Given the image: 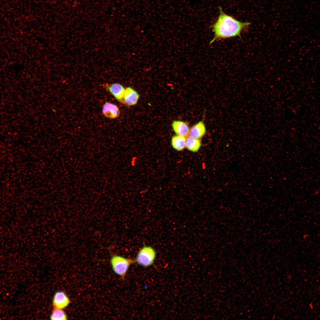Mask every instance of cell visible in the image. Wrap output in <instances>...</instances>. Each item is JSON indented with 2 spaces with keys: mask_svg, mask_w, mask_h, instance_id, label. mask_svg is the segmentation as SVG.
Segmentation results:
<instances>
[{
  "mask_svg": "<svg viewBox=\"0 0 320 320\" xmlns=\"http://www.w3.org/2000/svg\"><path fill=\"white\" fill-rule=\"evenodd\" d=\"M139 95L135 89L130 87H127L125 90L123 103L127 106L135 105L137 103Z\"/></svg>",
  "mask_w": 320,
  "mask_h": 320,
  "instance_id": "cell-6",
  "label": "cell"
},
{
  "mask_svg": "<svg viewBox=\"0 0 320 320\" xmlns=\"http://www.w3.org/2000/svg\"><path fill=\"white\" fill-rule=\"evenodd\" d=\"M110 262L114 272L123 279L130 266L135 263V260L117 255L111 257Z\"/></svg>",
  "mask_w": 320,
  "mask_h": 320,
  "instance_id": "cell-2",
  "label": "cell"
},
{
  "mask_svg": "<svg viewBox=\"0 0 320 320\" xmlns=\"http://www.w3.org/2000/svg\"><path fill=\"white\" fill-rule=\"evenodd\" d=\"M172 126L177 135L185 137L188 135L189 129L188 124L185 122L181 121H174Z\"/></svg>",
  "mask_w": 320,
  "mask_h": 320,
  "instance_id": "cell-9",
  "label": "cell"
},
{
  "mask_svg": "<svg viewBox=\"0 0 320 320\" xmlns=\"http://www.w3.org/2000/svg\"><path fill=\"white\" fill-rule=\"evenodd\" d=\"M201 142L199 139L188 137L186 139L185 147L189 151L197 152L200 148Z\"/></svg>",
  "mask_w": 320,
  "mask_h": 320,
  "instance_id": "cell-11",
  "label": "cell"
},
{
  "mask_svg": "<svg viewBox=\"0 0 320 320\" xmlns=\"http://www.w3.org/2000/svg\"><path fill=\"white\" fill-rule=\"evenodd\" d=\"M156 257L155 249L150 246H144L138 252L135 259V263L145 267L152 265Z\"/></svg>",
  "mask_w": 320,
  "mask_h": 320,
  "instance_id": "cell-3",
  "label": "cell"
},
{
  "mask_svg": "<svg viewBox=\"0 0 320 320\" xmlns=\"http://www.w3.org/2000/svg\"><path fill=\"white\" fill-rule=\"evenodd\" d=\"M102 112L105 116L111 119L118 118L120 114L118 107L113 103L108 102H106L103 104Z\"/></svg>",
  "mask_w": 320,
  "mask_h": 320,
  "instance_id": "cell-8",
  "label": "cell"
},
{
  "mask_svg": "<svg viewBox=\"0 0 320 320\" xmlns=\"http://www.w3.org/2000/svg\"><path fill=\"white\" fill-rule=\"evenodd\" d=\"M206 128L203 121H201L189 129L188 137L200 139L206 134Z\"/></svg>",
  "mask_w": 320,
  "mask_h": 320,
  "instance_id": "cell-7",
  "label": "cell"
},
{
  "mask_svg": "<svg viewBox=\"0 0 320 320\" xmlns=\"http://www.w3.org/2000/svg\"><path fill=\"white\" fill-rule=\"evenodd\" d=\"M220 13L218 18L212 25L214 37L210 42V44L215 41L237 36H240L243 31L248 28L249 22L239 21L225 13L219 7Z\"/></svg>",
  "mask_w": 320,
  "mask_h": 320,
  "instance_id": "cell-1",
  "label": "cell"
},
{
  "mask_svg": "<svg viewBox=\"0 0 320 320\" xmlns=\"http://www.w3.org/2000/svg\"><path fill=\"white\" fill-rule=\"evenodd\" d=\"M70 303L69 297L64 292L59 291L55 293L52 300L54 308L63 309L67 307Z\"/></svg>",
  "mask_w": 320,
  "mask_h": 320,
  "instance_id": "cell-4",
  "label": "cell"
},
{
  "mask_svg": "<svg viewBox=\"0 0 320 320\" xmlns=\"http://www.w3.org/2000/svg\"><path fill=\"white\" fill-rule=\"evenodd\" d=\"M186 137L176 135L174 136L171 140V144L173 148L177 151L183 150L185 147Z\"/></svg>",
  "mask_w": 320,
  "mask_h": 320,
  "instance_id": "cell-10",
  "label": "cell"
},
{
  "mask_svg": "<svg viewBox=\"0 0 320 320\" xmlns=\"http://www.w3.org/2000/svg\"><path fill=\"white\" fill-rule=\"evenodd\" d=\"M104 86L118 101L123 103L124 95L125 89L119 83L104 84Z\"/></svg>",
  "mask_w": 320,
  "mask_h": 320,
  "instance_id": "cell-5",
  "label": "cell"
},
{
  "mask_svg": "<svg viewBox=\"0 0 320 320\" xmlns=\"http://www.w3.org/2000/svg\"><path fill=\"white\" fill-rule=\"evenodd\" d=\"M50 319L53 320H65L68 319L67 316L63 309L54 308L50 316Z\"/></svg>",
  "mask_w": 320,
  "mask_h": 320,
  "instance_id": "cell-12",
  "label": "cell"
}]
</instances>
